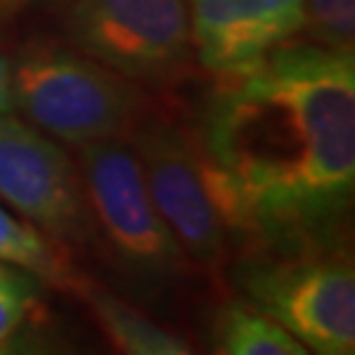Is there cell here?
<instances>
[{
    "label": "cell",
    "mask_w": 355,
    "mask_h": 355,
    "mask_svg": "<svg viewBox=\"0 0 355 355\" xmlns=\"http://www.w3.org/2000/svg\"><path fill=\"white\" fill-rule=\"evenodd\" d=\"M0 261L29 271L42 284L55 290L79 292L87 279L76 271L69 253L48 232L13 214L0 200Z\"/></svg>",
    "instance_id": "9"
},
{
    "label": "cell",
    "mask_w": 355,
    "mask_h": 355,
    "mask_svg": "<svg viewBox=\"0 0 355 355\" xmlns=\"http://www.w3.org/2000/svg\"><path fill=\"white\" fill-rule=\"evenodd\" d=\"M79 177L89 218L129 277L158 287L187 271V255L153 203L135 148L116 137L82 145Z\"/></svg>",
    "instance_id": "4"
},
{
    "label": "cell",
    "mask_w": 355,
    "mask_h": 355,
    "mask_svg": "<svg viewBox=\"0 0 355 355\" xmlns=\"http://www.w3.org/2000/svg\"><path fill=\"white\" fill-rule=\"evenodd\" d=\"M11 114V61L0 55V116Z\"/></svg>",
    "instance_id": "14"
},
{
    "label": "cell",
    "mask_w": 355,
    "mask_h": 355,
    "mask_svg": "<svg viewBox=\"0 0 355 355\" xmlns=\"http://www.w3.org/2000/svg\"><path fill=\"white\" fill-rule=\"evenodd\" d=\"M137 103L129 79L61 45H32L11 66V111L53 140H111L132 124Z\"/></svg>",
    "instance_id": "2"
},
{
    "label": "cell",
    "mask_w": 355,
    "mask_h": 355,
    "mask_svg": "<svg viewBox=\"0 0 355 355\" xmlns=\"http://www.w3.org/2000/svg\"><path fill=\"white\" fill-rule=\"evenodd\" d=\"M42 308V282L29 271L0 261V353L35 324Z\"/></svg>",
    "instance_id": "12"
},
{
    "label": "cell",
    "mask_w": 355,
    "mask_h": 355,
    "mask_svg": "<svg viewBox=\"0 0 355 355\" xmlns=\"http://www.w3.org/2000/svg\"><path fill=\"white\" fill-rule=\"evenodd\" d=\"M198 142L227 192L234 240L331 248L355 187V55L290 40L221 74Z\"/></svg>",
    "instance_id": "1"
},
{
    "label": "cell",
    "mask_w": 355,
    "mask_h": 355,
    "mask_svg": "<svg viewBox=\"0 0 355 355\" xmlns=\"http://www.w3.org/2000/svg\"><path fill=\"white\" fill-rule=\"evenodd\" d=\"M135 153L153 203L184 255L218 271L234 242V224L221 179L200 142L171 121L153 119L137 129Z\"/></svg>",
    "instance_id": "5"
},
{
    "label": "cell",
    "mask_w": 355,
    "mask_h": 355,
    "mask_svg": "<svg viewBox=\"0 0 355 355\" xmlns=\"http://www.w3.org/2000/svg\"><path fill=\"white\" fill-rule=\"evenodd\" d=\"M79 297H85L89 311L95 313L101 329L111 340L116 350L129 355H187L190 345L184 343L179 334L164 329L161 324H155L142 311L127 300L116 297L111 292L95 287L87 282L82 290L76 292Z\"/></svg>",
    "instance_id": "10"
},
{
    "label": "cell",
    "mask_w": 355,
    "mask_h": 355,
    "mask_svg": "<svg viewBox=\"0 0 355 355\" xmlns=\"http://www.w3.org/2000/svg\"><path fill=\"white\" fill-rule=\"evenodd\" d=\"M0 200L53 240H79L89 227L79 168L45 132L0 116Z\"/></svg>",
    "instance_id": "7"
},
{
    "label": "cell",
    "mask_w": 355,
    "mask_h": 355,
    "mask_svg": "<svg viewBox=\"0 0 355 355\" xmlns=\"http://www.w3.org/2000/svg\"><path fill=\"white\" fill-rule=\"evenodd\" d=\"M303 29L318 48L355 55V0H305Z\"/></svg>",
    "instance_id": "13"
},
{
    "label": "cell",
    "mask_w": 355,
    "mask_h": 355,
    "mask_svg": "<svg viewBox=\"0 0 355 355\" xmlns=\"http://www.w3.org/2000/svg\"><path fill=\"white\" fill-rule=\"evenodd\" d=\"M214 350L224 355H305V345L250 300H232L214 324Z\"/></svg>",
    "instance_id": "11"
},
{
    "label": "cell",
    "mask_w": 355,
    "mask_h": 355,
    "mask_svg": "<svg viewBox=\"0 0 355 355\" xmlns=\"http://www.w3.org/2000/svg\"><path fill=\"white\" fill-rule=\"evenodd\" d=\"M305 0H187L192 51L216 76L261 61L303 32Z\"/></svg>",
    "instance_id": "8"
},
{
    "label": "cell",
    "mask_w": 355,
    "mask_h": 355,
    "mask_svg": "<svg viewBox=\"0 0 355 355\" xmlns=\"http://www.w3.org/2000/svg\"><path fill=\"white\" fill-rule=\"evenodd\" d=\"M66 32L79 53L129 82H166L192 55L187 0H76Z\"/></svg>",
    "instance_id": "6"
},
{
    "label": "cell",
    "mask_w": 355,
    "mask_h": 355,
    "mask_svg": "<svg viewBox=\"0 0 355 355\" xmlns=\"http://www.w3.org/2000/svg\"><path fill=\"white\" fill-rule=\"evenodd\" d=\"M248 300L279 321L305 350H355V274L350 258L331 248L255 250L237 268Z\"/></svg>",
    "instance_id": "3"
}]
</instances>
